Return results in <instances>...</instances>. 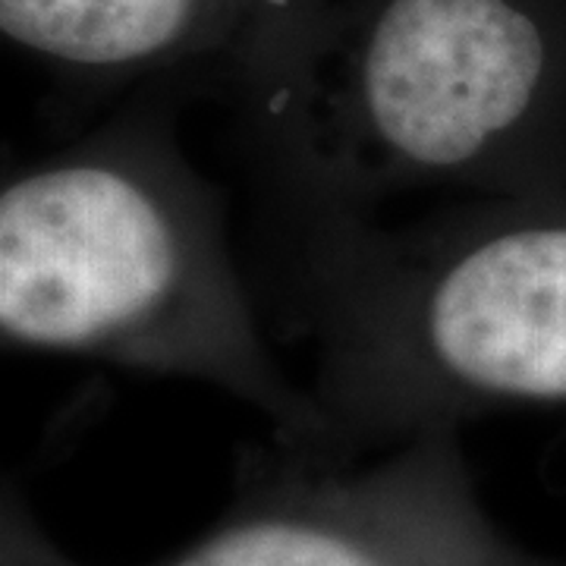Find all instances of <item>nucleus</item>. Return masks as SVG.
<instances>
[{
  "label": "nucleus",
  "mask_w": 566,
  "mask_h": 566,
  "mask_svg": "<svg viewBox=\"0 0 566 566\" xmlns=\"http://www.w3.org/2000/svg\"><path fill=\"white\" fill-rule=\"evenodd\" d=\"M186 98L136 92L80 139L7 170L3 344L218 387L259 409L283 447L318 453V406L264 344L221 189L177 139Z\"/></svg>",
  "instance_id": "1"
},
{
  "label": "nucleus",
  "mask_w": 566,
  "mask_h": 566,
  "mask_svg": "<svg viewBox=\"0 0 566 566\" xmlns=\"http://www.w3.org/2000/svg\"><path fill=\"white\" fill-rule=\"evenodd\" d=\"M296 214L566 180V0H324L249 80Z\"/></svg>",
  "instance_id": "2"
},
{
  "label": "nucleus",
  "mask_w": 566,
  "mask_h": 566,
  "mask_svg": "<svg viewBox=\"0 0 566 566\" xmlns=\"http://www.w3.org/2000/svg\"><path fill=\"white\" fill-rule=\"evenodd\" d=\"M296 218L322 457L566 406V180L406 227Z\"/></svg>",
  "instance_id": "3"
},
{
  "label": "nucleus",
  "mask_w": 566,
  "mask_h": 566,
  "mask_svg": "<svg viewBox=\"0 0 566 566\" xmlns=\"http://www.w3.org/2000/svg\"><path fill=\"white\" fill-rule=\"evenodd\" d=\"M318 465L322 453L283 447L252 504L170 566H532L475 523L457 431L412 438L359 475Z\"/></svg>",
  "instance_id": "4"
},
{
  "label": "nucleus",
  "mask_w": 566,
  "mask_h": 566,
  "mask_svg": "<svg viewBox=\"0 0 566 566\" xmlns=\"http://www.w3.org/2000/svg\"><path fill=\"white\" fill-rule=\"evenodd\" d=\"M324 0H0V32L82 92L240 98Z\"/></svg>",
  "instance_id": "5"
}]
</instances>
